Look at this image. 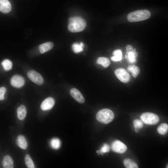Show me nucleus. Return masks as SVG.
<instances>
[{"label":"nucleus","mask_w":168,"mask_h":168,"mask_svg":"<svg viewBox=\"0 0 168 168\" xmlns=\"http://www.w3.org/2000/svg\"><path fill=\"white\" fill-rule=\"evenodd\" d=\"M97 64L101 65L104 67L106 68L108 67L110 62L108 58L105 57L99 58L96 61Z\"/></svg>","instance_id":"obj_18"},{"label":"nucleus","mask_w":168,"mask_h":168,"mask_svg":"<svg viewBox=\"0 0 168 168\" xmlns=\"http://www.w3.org/2000/svg\"><path fill=\"white\" fill-rule=\"evenodd\" d=\"M133 49V47L130 45H128L126 47V58L130 63H134L136 62V58L138 55L135 50Z\"/></svg>","instance_id":"obj_7"},{"label":"nucleus","mask_w":168,"mask_h":168,"mask_svg":"<svg viewBox=\"0 0 168 168\" xmlns=\"http://www.w3.org/2000/svg\"><path fill=\"white\" fill-rule=\"evenodd\" d=\"M6 91V89L5 87H0V100H2L4 99V96Z\"/></svg>","instance_id":"obj_28"},{"label":"nucleus","mask_w":168,"mask_h":168,"mask_svg":"<svg viewBox=\"0 0 168 168\" xmlns=\"http://www.w3.org/2000/svg\"><path fill=\"white\" fill-rule=\"evenodd\" d=\"M114 114L113 111L108 109L99 110L97 113L96 118L99 122L104 124H108L113 121Z\"/></svg>","instance_id":"obj_3"},{"label":"nucleus","mask_w":168,"mask_h":168,"mask_svg":"<svg viewBox=\"0 0 168 168\" xmlns=\"http://www.w3.org/2000/svg\"><path fill=\"white\" fill-rule=\"evenodd\" d=\"M142 121L145 124L149 125H155L159 121V117L156 114L145 112L142 114L140 116Z\"/></svg>","instance_id":"obj_4"},{"label":"nucleus","mask_w":168,"mask_h":168,"mask_svg":"<svg viewBox=\"0 0 168 168\" xmlns=\"http://www.w3.org/2000/svg\"><path fill=\"white\" fill-rule=\"evenodd\" d=\"M11 5L8 0H0V12L7 13L11 11Z\"/></svg>","instance_id":"obj_12"},{"label":"nucleus","mask_w":168,"mask_h":168,"mask_svg":"<svg viewBox=\"0 0 168 168\" xmlns=\"http://www.w3.org/2000/svg\"><path fill=\"white\" fill-rule=\"evenodd\" d=\"M114 73L118 79L123 82L127 83L130 80V75L124 69H117L115 71Z\"/></svg>","instance_id":"obj_6"},{"label":"nucleus","mask_w":168,"mask_h":168,"mask_svg":"<svg viewBox=\"0 0 168 168\" xmlns=\"http://www.w3.org/2000/svg\"><path fill=\"white\" fill-rule=\"evenodd\" d=\"M27 76L32 82L38 85H41L44 83V80L42 76L34 70L29 71L27 73Z\"/></svg>","instance_id":"obj_5"},{"label":"nucleus","mask_w":168,"mask_h":168,"mask_svg":"<svg viewBox=\"0 0 168 168\" xmlns=\"http://www.w3.org/2000/svg\"><path fill=\"white\" fill-rule=\"evenodd\" d=\"M17 145L21 148L25 149L27 147V143L25 137L22 135L18 136L16 139Z\"/></svg>","instance_id":"obj_13"},{"label":"nucleus","mask_w":168,"mask_h":168,"mask_svg":"<svg viewBox=\"0 0 168 168\" xmlns=\"http://www.w3.org/2000/svg\"><path fill=\"white\" fill-rule=\"evenodd\" d=\"M168 130V125L166 123L161 124L158 127L157 131L158 133L161 135H164L166 134Z\"/></svg>","instance_id":"obj_21"},{"label":"nucleus","mask_w":168,"mask_h":168,"mask_svg":"<svg viewBox=\"0 0 168 168\" xmlns=\"http://www.w3.org/2000/svg\"><path fill=\"white\" fill-rule=\"evenodd\" d=\"M3 68L6 71H9L11 70L12 67V62L9 60L5 59L2 63Z\"/></svg>","instance_id":"obj_24"},{"label":"nucleus","mask_w":168,"mask_h":168,"mask_svg":"<svg viewBox=\"0 0 168 168\" xmlns=\"http://www.w3.org/2000/svg\"><path fill=\"white\" fill-rule=\"evenodd\" d=\"M10 83L13 86L19 88L24 85L25 80L22 76L19 75H15L11 79Z\"/></svg>","instance_id":"obj_9"},{"label":"nucleus","mask_w":168,"mask_h":168,"mask_svg":"<svg viewBox=\"0 0 168 168\" xmlns=\"http://www.w3.org/2000/svg\"><path fill=\"white\" fill-rule=\"evenodd\" d=\"M55 101L51 97H48L45 99L40 105L41 109L43 110H47L51 109L54 105Z\"/></svg>","instance_id":"obj_10"},{"label":"nucleus","mask_w":168,"mask_h":168,"mask_svg":"<svg viewBox=\"0 0 168 168\" xmlns=\"http://www.w3.org/2000/svg\"><path fill=\"white\" fill-rule=\"evenodd\" d=\"M110 150V147L109 145L107 144H105L101 149L99 151H97L96 152L98 154H100L102 155L104 153L109 152Z\"/></svg>","instance_id":"obj_27"},{"label":"nucleus","mask_w":168,"mask_h":168,"mask_svg":"<svg viewBox=\"0 0 168 168\" xmlns=\"http://www.w3.org/2000/svg\"><path fill=\"white\" fill-rule=\"evenodd\" d=\"M24 160L26 165L27 168H35L33 161L29 154H26L25 155Z\"/></svg>","instance_id":"obj_23"},{"label":"nucleus","mask_w":168,"mask_h":168,"mask_svg":"<svg viewBox=\"0 0 168 168\" xmlns=\"http://www.w3.org/2000/svg\"><path fill=\"white\" fill-rule=\"evenodd\" d=\"M127 69L128 71L131 72L133 76L135 78H136L139 73V68L135 65H129Z\"/></svg>","instance_id":"obj_17"},{"label":"nucleus","mask_w":168,"mask_h":168,"mask_svg":"<svg viewBox=\"0 0 168 168\" xmlns=\"http://www.w3.org/2000/svg\"><path fill=\"white\" fill-rule=\"evenodd\" d=\"M111 148L114 152L121 154L125 152L127 149L126 145L118 140H115L112 143Z\"/></svg>","instance_id":"obj_8"},{"label":"nucleus","mask_w":168,"mask_h":168,"mask_svg":"<svg viewBox=\"0 0 168 168\" xmlns=\"http://www.w3.org/2000/svg\"><path fill=\"white\" fill-rule=\"evenodd\" d=\"M124 164L127 168H138L137 164L132 160L127 158L124 160Z\"/></svg>","instance_id":"obj_19"},{"label":"nucleus","mask_w":168,"mask_h":168,"mask_svg":"<svg viewBox=\"0 0 168 168\" xmlns=\"http://www.w3.org/2000/svg\"><path fill=\"white\" fill-rule=\"evenodd\" d=\"M86 26L85 20L81 17L74 16L70 18L69 20L68 28L71 32L75 33L82 31Z\"/></svg>","instance_id":"obj_1"},{"label":"nucleus","mask_w":168,"mask_h":168,"mask_svg":"<svg viewBox=\"0 0 168 168\" xmlns=\"http://www.w3.org/2000/svg\"><path fill=\"white\" fill-rule=\"evenodd\" d=\"M2 165L3 168H12L14 166L13 160L10 156H6L3 158Z\"/></svg>","instance_id":"obj_16"},{"label":"nucleus","mask_w":168,"mask_h":168,"mask_svg":"<svg viewBox=\"0 0 168 168\" xmlns=\"http://www.w3.org/2000/svg\"><path fill=\"white\" fill-rule=\"evenodd\" d=\"M54 44L51 42H48L43 43L39 46V49L41 54H43L51 49Z\"/></svg>","instance_id":"obj_14"},{"label":"nucleus","mask_w":168,"mask_h":168,"mask_svg":"<svg viewBox=\"0 0 168 168\" xmlns=\"http://www.w3.org/2000/svg\"><path fill=\"white\" fill-rule=\"evenodd\" d=\"M150 12L147 9L138 10L129 13L127 19L130 22H135L144 21L149 19L151 16Z\"/></svg>","instance_id":"obj_2"},{"label":"nucleus","mask_w":168,"mask_h":168,"mask_svg":"<svg viewBox=\"0 0 168 168\" xmlns=\"http://www.w3.org/2000/svg\"><path fill=\"white\" fill-rule=\"evenodd\" d=\"M50 144L52 148L57 149H58L60 146L61 142L59 139L57 138H54L51 140Z\"/></svg>","instance_id":"obj_25"},{"label":"nucleus","mask_w":168,"mask_h":168,"mask_svg":"<svg viewBox=\"0 0 168 168\" xmlns=\"http://www.w3.org/2000/svg\"><path fill=\"white\" fill-rule=\"evenodd\" d=\"M17 116L20 120H23L25 118L27 114L26 107L22 105L19 106L17 110Z\"/></svg>","instance_id":"obj_15"},{"label":"nucleus","mask_w":168,"mask_h":168,"mask_svg":"<svg viewBox=\"0 0 168 168\" xmlns=\"http://www.w3.org/2000/svg\"><path fill=\"white\" fill-rule=\"evenodd\" d=\"M114 56L111 58V59L114 61H119L122 59V52L120 49H117L113 52Z\"/></svg>","instance_id":"obj_20"},{"label":"nucleus","mask_w":168,"mask_h":168,"mask_svg":"<svg viewBox=\"0 0 168 168\" xmlns=\"http://www.w3.org/2000/svg\"><path fill=\"white\" fill-rule=\"evenodd\" d=\"M134 127L135 128V131L137 132L138 128H141L143 126L142 121L139 119H135L133 122Z\"/></svg>","instance_id":"obj_26"},{"label":"nucleus","mask_w":168,"mask_h":168,"mask_svg":"<svg viewBox=\"0 0 168 168\" xmlns=\"http://www.w3.org/2000/svg\"><path fill=\"white\" fill-rule=\"evenodd\" d=\"M84 46V44L82 42L80 43H75L72 45V48L73 51L77 53L82 51Z\"/></svg>","instance_id":"obj_22"},{"label":"nucleus","mask_w":168,"mask_h":168,"mask_svg":"<svg viewBox=\"0 0 168 168\" xmlns=\"http://www.w3.org/2000/svg\"><path fill=\"white\" fill-rule=\"evenodd\" d=\"M70 94L72 96L77 102L81 104L84 102L85 100L83 96L77 89L72 88L70 91Z\"/></svg>","instance_id":"obj_11"}]
</instances>
